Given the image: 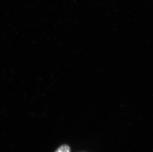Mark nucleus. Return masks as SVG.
I'll use <instances>...</instances> for the list:
<instances>
[{
  "instance_id": "1",
  "label": "nucleus",
  "mask_w": 153,
  "mask_h": 152,
  "mask_svg": "<svg viewBox=\"0 0 153 152\" xmlns=\"http://www.w3.org/2000/svg\"><path fill=\"white\" fill-rule=\"evenodd\" d=\"M55 152H71V148L68 145L64 144L59 147Z\"/></svg>"
}]
</instances>
